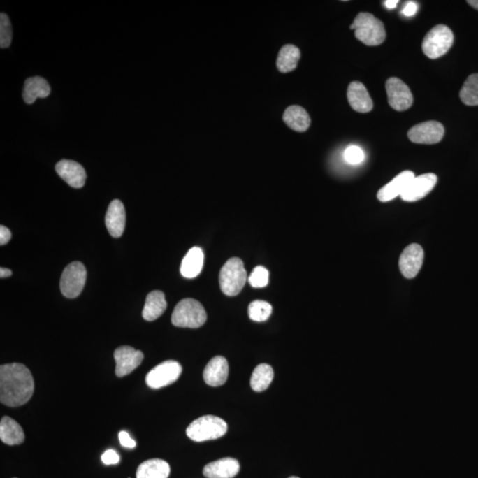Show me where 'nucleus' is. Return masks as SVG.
<instances>
[{
    "mask_svg": "<svg viewBox=\"0 0 478 478\" xmlns=\"http://www.w3.org/2000/svg\"><path fill=\"white\" fill-rule=\"evenodd\" d=\"M34 379L29 368L21 363L0 367V401L8 407L22 406L34 393Z\"/></svg>",
    "mask_w": 478,
    "mask_h": 478,
    "instance_id": "nucleus-1",
    "label": "nucleus"
},
{
    "mask_svg": "<svg viewBox=\"0 0 478 478\" xmlns=\"http://www.w3.org/2000/svg\"><path fill=\"white\" fill-rule=\"evenodd\" d=\"M350 29L358 40L370 46L381 45L386 36L383 22L368 13H358Z\"/></svg>",
    "mask_w": 478,
    "mask_h": 478,
    "instance_id": "nucleus-2",
    "label": "nucleus"
},
{
    "mask_svg": "<svg viewBox=\"0 0 478 478\" xmlns=\"http://www.w3.org/2000/svg\"><path fill=\"white\" fill-rule=\"evenodd\" d=\"M228 425L222 418L215 416H204L198 418L189 425L186 435L195 442L214 440L224 436Z\"/></svg>",
    "mask_w": 478,
    "mask_h": 478,
    "instance_id": "nucleus-3",
    "label": "nucleus"
},
{
    "mask_svg": "<svg viewBox=\"0 0 478 478\" xmlns=\"http://www.w3.org/2000/svg\"><path fill=\"white\" fill-rule=\"evenodd\" d=\"M171 321L177 327L197 328L203 326L207 321V313L198 300L185 298L175 307Z\"/></svg>",
    "mask_w": 478,
    "mask_h": 478,
    "instance_id": "nucleus-4",
    "label": "nucleus"
},
{
    "mask_svg": "<svg viewBox=\"0 0 478 478\" xmlns=\"http://www.w3.org/2000/svg\"><path fill=\"white\" fill-rule=\"evenodd\" d=\"M247 270L239 258H231L222 268L219 283L222 291L227 296H236L247 283Z\"/></svg>",
    "mask_w": 478,
    "mask_h": 478,
    "instance_id": "nucleus-5",
    "label": "nucleus"
},
{
    "mask_svg": "<svg viewBox=\"0 0 478 478\" xmlns=\"http://www.w3.org/2000/svg\"><path fill=\"white\" fill-rule=\"evenodd\" d=\"M453 44V31L446 25H437L425 36L423 51L427 57L435 59L446 55Z\"/></svg>",
    "mask_w": 478,
    "mask_h": 478,
    "instance_id": "nucleus-6",
    "label": "nucleus"
},
{
    "mask_svg": "<svg viewBox=\"0 0 478 478\" xmlns=\"http://www.w3.org/2000/svg\"><path fill=\"white\" fill-rule=\"evenodd\" d=\"M86 277L87 271L82 262L75 261L66 266L59 282L62 294L68 298L78 297L84 290Z\"/></svg>",
    "mask_w": 478,
    "mask_h": 478,
    "instance_id": "nucleus-7",
    "label": "nucleus"
},
{
    "mask_svg": "<svg viewBox=\"0 0 478 478\" xmlns=\"http://www.w3.org/2000/svg\"><path fill=\"white\" fill-rule=\"evenodd\" d=\"M182 368L175 361H165L149 372L145 377L146 384L152 389L168 386L180 377Z\"/></svg>",
    "mask_w": 478,
    "mask_h": 478,
    "instance_id": "nucleus-8",
    "label": "nucleus"
},
{
    "mask_svg": "<svg viewBox=\"0 0 478 478\" xmlns=\"http://www.w3.org/2000/svg\"><path fill=\"white\" fill-rule=\"evenodd\" d=\"M388 102L396 111H406L413 104V95L408 86L397 78H391L386 82Z\"/></svg>",
    "mask_w": 478,
    "mask_h": 478,
    "instance_id": "nucleus-9",
    "label": "nucleus"
},
{
    "mask_svg": "<svg viewBox=\"0 0 478 478\" xmlns=\"http://www.w3.org/2000/svg\"><path fill=\"white\" fill-rule=\"evenodd\" d=\"M444 129L440 122L430 121L414 126L407 133L410 140L416 144H437L444 137Z\"/></svg>",
    "mask_w": 478,
    "mask_h": 478,
    "instance_id": "nucleus-10",
    "label": "nucleus"
},
{
    "mask_svg": "<svg viewBox=\"0 0 478 478\" xmlns=\"http://www.w3.org/2000/svg\"><path fill=\"white\" fill-rule=\"evenodd\" d=\"M114 357L116 363V376L124 377L131 374L142 363L144 354L129 345H124L115 351Z\"/></svg>",
    "mask_w": 478,
    "mask_h": 478,
    "instance_id": "nucleus-11",
    "label": "nucleus"
},
{
    "mask_svg": "<svg viewBox=\"0 0 478 478\" xmlns=\"http://www.w3.org/2000/svg\"><path fill=\"white\" fill-rule=\"evenodd\" d=\"M424 252L421 245L412 244L403 252L398 261L401 274L407 279L416 277L423 263Z\"/></svg>",
    "mask_w": 478,
    "mask_h": 478,
    "instance_id": "nucleus-12",
    "label": "nucleus"
},
{
    "mask_svg": "<svg viewBox=\"0 0 478 478\" xmlns=\"http://www.w3.org/2000/svg\"><path fill=\"white\" fill-rule=\"evenodd\" d=\"M437 177L433 173H428L414 178L407 186L406 191L400 196L404 201L414 202L426 197L435 185L437 184Z\"/></svg>",
    "mask_w": 478,
    "mask_h": 478,
    "instance_id": "nucleus-13",
    "label": "nucleus"
},
{
    "mask_svg": "<svg viewBox=\"0 0 478 478\" xmlns=\"http://www.w3.org/2000/svg\"><path fill=\"white\" fill-rule=\"evenodd\" d=\"M57 174L64 180L66 184L73 188H82L85 184V169L78 162L71 159H61L55 166Z\"/></svg>",
    "mask_w": 478,
    "mask_h": 478,
    "instance_id": "nucleus-14",
    "label": "nucleus"
},
{
    "mask_svg": "<svg viewBox=\"0 0 478 478\" xmlns=\"http://www.w3.org/2000/svg\"><path fill=\"white\" fill-rule=\"evenodd\" d=\"M106 226L113 238L122 237L125 230L126 212L124 204L119 199H115L108 205L106 215Z\"/></svg>",
    "mask_w": 478,
    "mask_h": 478,
    "instance_id": "nucleus-15",
    "label": "nucleus"
},
{
    "mask_svg": "<svg viewBox=\"0 0 478 478\" xmlns=\"http://www.w3.org/2000/svg\"><path fill=\"white\" fill-rule=\"evenodd\" d=\"M414 178L416 177L412 171L401 172L389 184L380 189L377 194V198L381 202H388L393 201L395 198L400 197Z\"/></svg>",
    "mask_w": 478,
    "mask_h": 478,
    "instance_id": "nucleus-16",
    "label": "nucleus"
},
{
    "mask_svg": "<svg viewBox=\"0 0 478 478\" xmlns=\"http://www.w3.org/2000/svg\"><path fill=\"white\" fill-rule=\"evenodd\" d=\"M229 377V363L222 356H215L209 361L203 372L205 383L217 387L224 384Z\"/></svg>",
    "mask_w": 478,
    "mask_h": 478,
    "instance_id": "nucleus-17",
    "label": "nucleus"
},
{
    "mask_svg": "<svg viewBox=\"0 0 478 478\" xmlns=\"http://www.w3.org/2000/svg\"><path fill=\"white\" fill-rule=\"evenodd\" d=\"M240 470V465L233 458H224V459L212 461L205 465L203 475L207 478H233Z\"/></svg>",
    "mask_w": 478,
    "mask_h": 478,
    "instance_id": "nucleus-18",
    "label": "nucleus"
},
{
    "mask_svg": "<svg viewBox=\"0 0 478 478\" xmlns=\"http://www.w3.org/2000/svg\"><path fill=\"white\" fill-rule=\"evenodd\" d=\"M347 99L354 110L358 113H368L373 109V101L361 82H352L347 89Z\"/></svg>",
    "mask_w": 478,
    "mask_h": 478,
    "instance_id": "nucleus-19",
    "label": "nucleus"
},
{
    "mask_svg": "<svg viewBox=\"0 0 478 478\" xmlns=\"http://www.w3.org/2000/svg\"><path fill=\"white\" fill-rule=\"evenodd\" d=\"M51 93V87L48 82L40 76H34L27 79L23 89V101L31 105L36 99L48 98Z\"/></svg>",
    "mask_w": 478,
    "mask_h": 478,
    "instance_id": "nucleus-20",
    "label": "nucleus"
},
{
    "mask_svg": "<svg viewBox=\"0 0 478 478\" xmlns=\"http://www.w3.org/2000/svg\"><path fill=\"white\" fill-rule=\"evenodd\" d=\"M0 440L8 446H17L25 440L22 428L11 417H3L0 421Z\"/></svg>",
    "mask_w": 478,
    "mask_h": 478,
    "instance_id": "nucleus-21",
    "label": "nucleus"
},
{
    "mask_svg": "<svg viewBox=\"0 0 478 478\" xmlns=\"http://www.w3.org/2000/svg\"><path fill=\"white\" fill-rule=\"evenodd\" d=\"M285 124L297 132L307 131L310 127L311 119L308 113L300 106H291L283 115Z\"/></svg>",
    "mask_w": 478,
    "mask_h": 478,
    "instance_id": "nucleus-22",
    "label": "nucleus"
},
{
    "mask_svg": "<svg viewBox=\"0 0 478 478\" xmlns=\"http://www.w3.org/2000/svg\"><path fill=\"white\" fill-rule=\"evenodd\" d=\"M204 254L201 248L192 247L185 255L181 263L180 271L185 278L198 277L203 268Z\"/></svg>",
    "mask_w": 478,
    "mask_h": 478,
    "instance_id": "nucleus-23",
    "label": "nucleus"
},
{
    "mask_svg": "<svg viewBox=\"0 0 478 478\" xmlns=\"http://www.w3.org/2000/svg\"><path fill=\"white\" fill-rule=\"evenodd\" d=\"M167 301L165 295L161 291H154L148 294L146 298L144 310H143V318L148 321H152L161 317L167 310Z\"/></svg>",
    "mask_w": 478,
    "mask_h": 478,
    "instance_id": "nucleus-24",
    "label": "nucleus"
},
{
    "mask_svg": "<svg viewBox=\"0 0 478 478\" xmlns=\"http://www.w3.org/2000/svg\"><path fill=\"white\" fill-rule=\"evenodd\" d=\"M171 467L167 461L161 459H151L139 465L137 478H168Z\"/></svg>",
    "mask_w": 478,
    "mask_h": 478,
    "instance_id": "nucleus-25",
    "label": "nucleus"
},
{
    "mask_svg": "<svg viewBox=\"0 0 478 478\" xmlns=\"http://www.w3.org/2000/svg\"><path fill=\"white\" fill-rule=\"evenodd\" d=\"M300 59V49L294 45H287L278 53L277 66L281 73H289L297 68Z\"/></svg>",
    "mask_w": 478,
    "mask_h": 478,
    "instance_id": "nucleus-26",
    "label": "nucleus"
},
{
    "mask_svg": "<svg viewBox=\"0 0 478 478\" xmlns=\"http://www.w3.org/2000/svg\"><path fill=\"white\" fill-rule=\"evenodd\" d=\"M274 379L273 368L268 364H260L255 368L251 377L252 389L261 393L267 390Z\"/></svg>",
    "mask_w": 478,
    "mask_h": 478,
    "instance_id": "nucleus-27",
    "label": "nucleus"
},
{
    "mask_svg": "<svg viewBox=\"0 0 478 478\" xmlns=\"http://www.w3.org/2000/svg\"><path fill=\"white\" fill-rule=\"evenodd\" d=\"M460 98L465 105L478 106V74L467 78L461 89Z\"/></svg>",
    "mask_w": 478,
    "mask_h": 478,
    "instance_id": "nucleus-28",
    "label": "nucleus"
},
{
    "mask_svg": "<svg viewBox=\"0 0 478 478\" xmlns=\"http://www.w3.org/2000/svg\"><path fill=\"white\" fill-rule=\"evenodd\" d=\"M272 310V305L267 301L255 300L252 301L248 307V314L251 320L262 323L270 318Z\"/></svg>",
    "mask_w": 478,
    "mask_h": 478,
    "instance_id": "nucleus-29",
    "label": "nucleus"
},
{
    "mask_svg": "<svg viewBox=\"0 0 478 478\" xmlns=\"http://www.w3.org/2000/svg\"><path fill=\"white\" fill-rule=\"evenodd\" d=\"M12 25L8 16L4 13L0 15V48H8L12 43Z\"/></svg>",
    "mask_w": 478,
    "mask_h": 478,
    "instance_id": "nucleus-30",
    "label": "nucleus"
},
{
    "mask_svg": "<svg viewBox=\"0 0 478 478\" xmlns=\"http://www.w3.org/2000/svg\"><path fill=\"white\" fill-rule=\"evenodd\" d=\"M268 275H270V273H268L267 268L262 267V266H257L252 271V274L248 278V282L252 287L263 288L268 284Z\"/></svg>",
    "mask_w": 478,
    "mask_h": 478,
    "instance_id": "nucleus-31",
    "label": "nucleus"
},
{
    "mask_svg": "<svg viewBox=\"0 0 478 478\" xmlns=\"http://www.w3.org/2000/svg\"><path fill=\"white\" fill-rule=\"evenodd\" d=\"M344 157L348 164L358 165L364 161L365 155L363 149L356 145H350L345 149Z\"/></svg>",
    "mask_w": 478,
    "mask_h": 478,
    "instance_id": "nucleus-32",
    "label": "nucleus"
},
{
    "mask_svg": "<svg viewBox=\"0 0 478 478\" xmlns=\"http://www.w3.org/2000/svg\"><path fill=\"white\" fill-rule=\"evenodd\" d=\"M101 460L103 463L106 465H114L119 463L120 456L115 450H108L106 451L104 454H102Z\"/></svg>",
    "mask_w": 478,
    "mask_h": 478,
    "instance_id": "nucleus-33",
    "label": "nucleus"
},
{
    "mask_svg": "<svg viewBox=\"0 0 478 478\" xmlns=\"http://www.w3.org/2000/svg\"><path fill=\"white\" fill-rule=\"evenodd\" d=\"M119 440L122 447L127 448H135L137 446V443L134 440H132L131 436L126 431H121L119 433Z\"/></svg>",
    "mask_w": 478,
    "mask_h": 478,
    "instance_id": "nucleus-34",
    "label": "nucleus"
},
{
    "mask_svg": "<svg viewBox=\"0 0 478 478\" xmlns=\"http://www.w3.org/2000/svg\"><path fill=\"white\" fill-rule=\"evenodd\" d=\"M12 234L8 228L6 226H0V245H5L11 240Z\"/></svg>",
    "mask_w": 478,
    "mask_h": 478,
    "instance_id": "nucleus-35",
    "label": "nucleus"
},
{
    "mask_svg": "<svg viewBox=\"0 0 478 478\" xmlns=\"http://www.w3.org/2000/svg\"><path fill=\"white\" fill-rule=\"evenodd\" d=\"M417 9L418 6L417 3L413 1L407 2L403 10V13L405 16H407V17H411V16L416 15Z\"/></svg>",
    "mask_w": 478,
    "mask_h": 478,
    "instance_id": "nucleus-36",
    "label": "nucleus"
},
{
    "mask_svg": "<svg viewBox=\"0 0 478 478\" xmlns=\"http://www.w3.org/2000/svg\"><path fill=\"white\" fill-rule=\"evenodd\" d=\"M13 274V272L11 270H8V268H0V277L1 278H6V277H11Z\"/></svg>",
    "mask_w": 478,
    "mask_h": 478,
    "instance_id": "nucleus-37",
    "label": "nucleus"
},
{
    "mask_svg": "<svg viewBox=\"0 0 478 478\" xmlns=\"http://www.w3.org/2000/svg\"><path fill=\"white\" fill-rule=\"evenodd\" d=\"M398 3V0H387V1H384V5L387 8L393 9L396 8Z\"/></svg>",
    "mask_w": 478,
    "mask_h": 478,
    "instance_id": "nucleus-38",
    "label": "nucleus"
},
{
    "mask_svg": "<svg viewBox=\"0 0 478 478\" xmlns=\"http://www.w3.org/2000/svg\"><path fill=\"white\" fill-rule=\"evenodd\" d=\"M468 4L470 5L475 9L478 10V0H469Z\"/></svg>",
    "mask_w": 478,
    "mask_h": 478,
    "instance_id": "nucleus-39",
    "label": "nucleus"
},
{
    "mask_svg": "<svg viewBox=\"0 0 478 478\" xmlns=\"http://www.w3.org/2000/svg\"><path fill=\"white\" fill-rule=\"evenodd\" d=\"M289 478H300V477H289Z\"/></svg>",
    "mask_w": 478,
    "mask_h": 478,
    "instance_id": "nucleus-40",
    "label": "nucleus"
}]
</instances>
